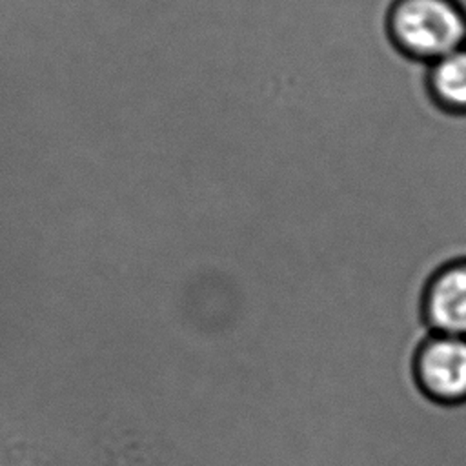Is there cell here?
Masks as SVG:
<instances>
[{
  "instance_id": "2",
  "label": "cell",
  "mask_w": 466,
  "mask_h": 466,
  "mask_svg": "<svg viewBox=\"0 0 466 466\" xmlns=\"http://www.w3.org/2000/svg\"><path fill=\"white\" fill-rule=\"evenodd\" d=\"M415 375L422 391L439 402L466 400V339L433 335L420 348Z\"/></svg>"
},
{
  "instance_id": "4",
  "label": "cell",
  "mask_w": 466,
  "mask_h": 466,
  "mask_svg": "<svg viewBox=\"0 0 466 466\" xmlns=\"http://www.w3.org/2000/svg\"><path fill=\"white\" fill-rule=\"evenodd\" d=\"M430 87L446 109L466 111V46L430 64Z\"/></svg>"
},
{
  "instance_id": "3",
  "label": "cell",
  "mask_w": 466,
  "mask_h": 466,
  "mask_svg": "<svg viewBox=\"0 0 466 466\" xmlns=\"http://www.w3.org/2000/svg\"><path fill=\"white\" fill-rule=\"evenodd\" d=\"M424 319L435 335L466 339V260L444 266L428 284Z\"/></svg>"
},
{
  "instance_id": "1",
  "label": "cell",
  "mask_w": 466,
  "mask_h": 466,
  "mask_svg": "<svg viewBox=\"0 0 466 466\" xmlns=\"http://www.w3.org/2000/svg\"><path fill=\"white\" fill-rule=\"evenodd\" d=\"M390 29L404 53L428 64L466 46V13L455 0H397Z\"/></svg>"
}]
</instances>
